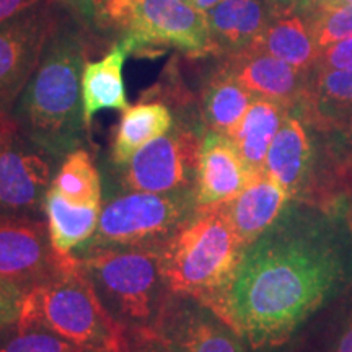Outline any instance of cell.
Wrapping results in <instances>:
<instances>
[{
  "mask_svg": "<svg viewBox=\"0 0 352 352\" xmlns=\"http://www.w3.org/2000/svg\"><path fill=\"white\" fill-rule=\"evenodd\" d=\"M352 279V226L334 208L290 199L245 246L230 283L206 302L253 351L277 349Z\"/></svg>",
  "mask_w": 352,
  "mask_h": 352,
  "instance_id": "1",
  "label": "cell"
},
{
  "mask_svg": "<svg viewBox=\"0 0 352 352\" xmlns=\"http://www.w3.org/2000/svg\"><path fill=\"white\" fill-rule=\"evenodd\" d=\"M85 60V34L63 16L12 111L16 129L56 160L82 147L88 134L82 104Z\"/></svg>",
  "mask_w": 352,
  "mask_h": 352,
  "instance_id": "2",
  "label": "cell"
},
{
  "mask_svg": "<svg viewBox=\"0 0 352 352\" xmlns=\"http://www.w3.org/2000/svg\"><path fill=\"white\" fill-rule=\"evenodd\" d=\"M78 263L107 314L122 329H152L173 292L162 248H118L80 254Z\"/></svg>",
  "mask_w": 352,
  "mask_h": 352,
  "instance_id": "3",
  "label": "cell"
},
{
  "mask_svg": "<svg viewBox=\"0 0 352 352\" xmlns=\"http://www.w3.org/2000/svg\"><path fill=\"white\" fill-rule=\"evenodd\" d=\"M243 250L222 204L197 208L162 248L170 290L206 303L230 283Z\"/></svg>",
  "mask_w": 352,
  "mask_h": 352,
  "instance_id": "4",
  "label": "cell"
},
{
  "mask_svg": "<svg viewBox=\"0 0 352 352\" xmlns=\"http://www.w3.org/2000/svg\"><path fill=\"white\" fill-rule=\"evenodd\" d=\"M196 209L195 189L108 195L101 204L95 235L74 256L118 248H164Z\"/></svg>",
  "mask_w": 352,
  "mask_h": 352,
  "instance_id": "5",
  "label": "cell"
},
{
  "mask_svg": "<svg viewBox=\"0 0 352 352\" xmlns=\"http://www.w3.org/2000/svg\"><path fill=\"white\" fill-rule=\"evenodd\" d=\"M95 25L120 34L134 54L173 47L189 57L212 56L208 13L178 0H104Z\"/></svg>",
  "mask_w": 352,
  "mask_h": 352,
  "instance_id": "6",
  "label": "cell"
},
{
  "mask_svg": "<svg viewBox=\"0 0 352 352\" xmlns=\"http://www.w3.org/2000/svg\"><path fill=\"white\" fill-rule=\"evenodd\" d=\"M21 310L82 349L122 351V328L100 303L78 261L63 276L25 294Z\"/></svg>",
  "mask_w": 352,
  "mask_h": 352,
  "instance_id": "7",
  "label": "cell"
},
{
  "mask_svg": "<svg viewBox=\"0 0 352 352\" xmlns=\"http://www.w3.org/2000/svg\"><path fill=\"white\" fill-rule=\"evenodd\" d=\"M202 134L201 120L192 114H175V124L166 134L144 145L124 165H111L107 176L108 184H114V189L108 195L195 189Z\"/></svg>",
  "mask_w": 352,
  "mask_h": 352,
  "instance_id": "8",
  "label": "cell"
},
{
  "mask_svg": "<svg viewBox=\"0 0 352 352\" xmlns=\"http://www.w3.org/2000/svg\"><path fill=\"white\" fill-rule=\"evenodd\" d=\"M60 20L56 0H41L0 23V120H12L13 108Z\"/></svg>",
  "mask_w": 352,
  "mask_h": 352,
  "instance_id": "9",
  "label": "cell"
},
{
  "mask_svg": "<svg viewBox=\"0 0 352 352\" xmlns=\"http://www.w3.org/2000/svg\"><path fill=\"white\" fill-rule=\"evenodd\" d=\"M56 158L13 124L0 140V215L44 220V199L54 178Z\"/></svg>",
  "mask_w": 352,
  "mask_h": 352,
  "instance_id": "10",
  "label": "cell"
},
{
  "mask_svg": "<svg viewBox=\"0 0 352 352\" xmlns=\"http://www.w3.org/2000/svg\"><path fill=\"white\" fill-rule=\"evenodd\" d=\"M77 261L74 254L56 252L46 220L0 215V280L28 294L72 270Z\"/></svg>",
  "mask_w": 352,
  "mask_h": 352,
  "instance_id": "11",
  "label": "cell"
},
{
  "mask_svg": "<svg viewBox=\"0 0 352 352\" xmlns=\"http://www.w3.org/2000/svg\"><path fill=\"white\" fill-rule=\"evenodd\" d=\"M171 352H248L245 341L199 298L171 294L151 329Z\"/></svg>",
  "mask_w": 352,
  "mask_h": 352,
  "instance_id": "12",
  "label": "cell"
},
{
  "mask_svg": "<svg viewBox=\"0 0 352 352\" xmlns=\"http://www.w3.org/2000/svg\"><path fill=\"white\" fill-rule=\"evenodd\" d=\"M219 65L254 96L277 101L290 111L302 107L311 82V74L256 50L222 57Z\"/></svg>",
  "mask_w": 352,
  "mask_h": 352,
  "instance_id": "13",
  "label": "cell"
},
{
  "mask_svg": "<svg viewBox=\"0 0 352 352\" xmlns=\"http://www.w3.org/2000/svg\"><path fill=\"white\" fill-rule=\"evenodd\" d=\"M252 176L228 135L204 131L195 183L197 208H214L232 201Z\"/></svg>",
  "mask_w": 352,
  "mask_h": 352,
  "instance_id": "14",
  "label": "cell"
},
{
  "mask_svg": "<svg viewBox=\"0 0 352 352\" xmlns=\"http://www.w3.org/2000/svg\"><path fill=\"white\" fill-rule=\"evenodd\" d=\"M314 145L305 120L296 111L285 118L266 157L264 173L287 192L289 199H302L311 175Z\"/></svg>",
  "mask_w": 352,
  "mask_h": 352,
  "instance_id": "15",
  "label": "cell"
},
{
  "mask_svg": "<svg viewBox=\"0 0 352 352\" xmlns=\"http://www.w3.org/2000/svg\"><path fill=\"white\" fill-rule=\"evenodd\" d=\"M274 7L266 0H222L208 13L212 56L246 51L270 23Z\"/></svg>",
  "mask_w": 352,
  "mask_h": 352,
  "instance_id": "16",
  "label": "cell"
},
{
  "mask_svg": "<svg viewBox=\"0 0 352 352\" xmlns=\"http://www.w3.org/2000/svg\"><path fill=\"white\" fill-rule=\"evenodd\" d=\"M289 201L287 192L271 176L258 173L232 201L222 204V209L236 236L246 246L276 222Z\"/></svg>",
  "mask_w": 352,
  "mask_h": 352,
  "instance_id": "17",
  "label": "cell"
},
{
  "mask_svg": "<svg viewBox=\"0 0 352 352\" xmlns=\"http://www.w3.org/2000/svg\"><path fill=\"white\" fill-rule=\"evenodd\" d=\"M134 54L126 39L116 41L108 54L98 60H85L82 70L83 121L90 131L94 118L104 109L124 111L129 107L122 69L126 59Z\"/></svg>",
  "mask_w": 352,
  "mask_h": 352,
  "instance_id": "18",
  "label": "cell"
},
{
  "mask_svg": "<svg viewBox=\"0 0 352 352\" xmlns=\"http://www.w3.org/2000/svg\"><path fill=\"white\" fill-rule=\"evenodd\" d=\"M250 50L274 56L307 74L314 72L320 56V50L298 6L274 7L270 23Z\"/></svg>",
  "mask_w": 352,
  "mask_h": 352,
  "instance_id": "19",
  "label": "cell"
},
{
  "mask_svg": "<svg viewBox=\"0 0 352 352\" xmlns=\"http://www.w3.org/2000/svg\"><path fill=\"white\" fill-rule=\"evenodd\" d=\"M173 124V109L162 96L145 95V100L129 104L114 129L109 165H124L144 145L166 134Z\"/></svg>",
  "mask_w": 352,
  "mask_h": 352,
  "instance_id": "20",
  "label": "cell"
},
{
  "mask_svg": "<svg viewBox=\"0 0 352 352\" xmlns=\"http://www.w3.org/2000/svg\"><path fill=\"white\" fill-rule=\"evenodd\" d=\"M256 98L222 67L214 70L202 85L197 114L204 131L230 135Z\"/></svg>",
  "mask_w": 352,
  "mask_h": 352,
  "instance_id": "21",
  "label": "cell"
},
{
  "mask_svg": "<svg viewBox=\"0 0 352 352\" xmlns=\"http://www.w3.org/2000/svg\"><path fill=\"white\" fill-rule=\"evenodd\" d=\"M289 113L284 104L256 96L240 124L228 135L252 175L264 173L267 152Z\"/></svg>",
  "mask_w": 352,
  "mask_h": 352,
  "instance_id": "22",
  "label": "cell"
},
{
  "mask_svg": "<svg viewBox=\"0 0 352 352\" xmlns=\"http://www.w3.org/2000/svg\"><path fill=\"white\" fill-rule=\"evenodd\" d=\"M294 111L320 127L344 126L352 114V69L314 70L307 98Z\"/></svg>",
  "mask_w": 352,
  "mask_h": 352,
  "instance_id": "23",
  "label": "cell"
},
{
  "mask_svg": "<svg viewBox=\"0 0 352 352\" xmlns=\"http://www.w3.org/2000/svg\"><path fill=\"white\" fill-rule=\"evenodd\" d=\"M100 212L101 204H76L51 188L44 199V220L56 252L74 254L85 245L95 235Z\"/></svg>",
  "mask_w": 352,
  "mask_h": 352,
  "instance_id": "24",
  "label": "cell"
},
{
  "mask_svg": "<svg viewBox=\"0 0 352 352\" xmlns=\"http://www.w3.org/2000/svg\"><path fill=\"white\" fill-rule=\"evenodd\" d=\"M51 188L76 204H103L101 173L91 153L83 147L76 148L63 158Z\"/></svg>",
  "mask_w": 352,
  "mask_h": 352,
  "instance_id": "25",
  "label": "cell"
},
{
  "mask_svg": "<svg viewBox=\"0 0 352 352\" xmlns=\"http://www.w3.org/2000/svg\"><path fill=\"white\" fill-rule=\"evenodd\" d=\"M0 352H90L63 340L26 311L0 327Z\"/></svg>",
  "mask_w": 352,
  "mask_h": 352,
  "instance_id": "26",
  "label": "cell"
},
{
  "mask_svg": "<svg viewBox=\"0 0 352 352\" xmlns=\"http://www.w3.org/2000/svg\"><path fill=\"white\" fill-rule=\"evenodd\" d=\"M300 8V7H298ZM316 47L321 51L329 44L352 36V6L321 10H302Z\"/></svg>",
  "mask_w": 352,
  "mask_h": 352,
  "instance_id": "27",
  "label": "cell"
},
{
  "mask_svg": "<svg viewBox=\"0 0 352 352\" xmlns=\"http://www.w3.org/2000/svg\"><path fill=\"white\" fill-rule=\"evenodd\" d=\"M352 69V36L341 39L320 51L314 70Z\"/></svg>",
  "mask_w": 352,
  "mask_h": 352,
  "instance_id": "28",
  "label": "cell"
},
{
  "mask_svg": "<svg viewBox=\"0 0 352 352\" xmlns=\"http://www.w3.org/2000/svg\"><path fill=\"white\" fill-rule=\"evenodd\" d=\"M122 352H171L151 329H122Z\"/></svg>",
  "mask_w": 352,
  "mask_h": 352,
  "instance_id": "29",
  "label": "cell"
},
{
  "mask_svg": "<svg viewBox=\"0 0 352 352\" xmlns=\"http://www.w3.org/2000/svg\"><path fill=\"white\" fill-rule=\"evenodd\" d=\"M23 298L25 294L19 287L0 280V327L19 318Z\"/></svg>",
  "mask_w": 352,
  "mask_h": 352,
  "instance_id": "30",
  "label": "cell"
},
{
  "mask_svg": "<svg viewBox=\"0 0 352 352\" xmlns=\"http://www.w3.org/2000/svg\"><path fill=\"white\" fill-rule=\"evenodd\" d=\"M57 2L67 7L72 13H76L82 21L95 25L96 15H98L104 0H57Z\"/></svg>",
  "mask_w": 352,
  "mask_h": 352,
  "instance_id": "31",
  "label": "cell"
},
{
  "mask_svg": "<svg viewBox=\"0 0 352 352\" xmlns=\"http://www.w3.org/2000/svg\"><path fill=\"white\" fill-rule=\"evenodd\" d=\"M38 2H41V0H0V23L10 20L12 16L19 15Z\"/></svg>",
  "mask_w": 352,
  "mask_h": 352,
  "instance_id": "32",
  "label": "cell"
},
{
  "mask_svg": "<svg viewBox=\"0 0 352 352\" xmlns=\"http://www.w3.org/2000/svg\"><path fill=\"white\" fill-rule=\"evenodd\" d=\"M327 352H352V314Z\"/></svg>",
  "mask_w": 352,
  "mask_h": 352,
  "instance_id": "33",
  "label": "cell"
},
{
  "mask_svg": "<svg viewBox=\"0 0 352 352\" xmlns=\"http://www.w3.org/2000/svg\"><path fill=\"white\" fill-rule=\"evenodd\" d=\"M302 10H321V8H340L352 6V0H300L297 3Z\"/></svg>",
  "mask_w": 352,
  "mask_h": 352,
  "instance_id": "34",
  "label": "cell"
},
{
  "mask_svg": "<svg viewBox=\"0 0 352 352\" xmlns=\"http://www.w3.org/2000/svg\"><path fill=\"white\" fill-rule=\"evenodd\" d=\"M178 2L189 3V6H195L196 8H199V10L208 12L212 7L217 6L219 2H222V0H178Z\"/></svg>",
  "mask_w": 352,
  "mask_h": 352,
  "instance_id": "35",
  "label": "cell"
},
{
  "mask_svg": "<svg viewBox=\"0 0 352 352\" xmlns=\"http://www.w3.org/2000/svg\"><path fill=\"white\" fill-rule=\"evenodd\" d=\"M267 3L276 8H283V7H292V6H297L300 0H266Z\"/></svg>",
  "mask_w": 352,
  "mask_h": 352,
  "instance_id": "36",
  "label": "cell"
},
{
  "mask_svg": "<svg viewBox=\"0 0 352 352\" xmlns=\"http://www.w3.org/2000/svg\"><path fill=\"white\" fill-rule=\"evenodd\" d=\"M344 131H346L347 138H349L351 142H352V114L349 118H347V121L344 122Z\"/></svg>",
  "mask_w": 352,
  "mask_h": 352,
  "instance_id": "37",
  "label": "cell"
},
{
  "mask_svg": "<svg viewBox=\"0 0 352 352\" xmlns=\"http://www.w3.org/2000/svg\"><path fill=\"white\" fill-rule=\"evenodd\" d=\"M12 120H0V129H2V127H6V126H8V124H12Z\"/></svg>",
  "mask_w": 352,
  "mask_h": 352,
  "instance_id": "38",
  "label": "cell"
},
{
  "mask_svg": "<svg viewBox=\"0 0 352 352\" xmlns=\"http://www.w3.org/2000/svg\"><path fill=\"white\" fill-rule=\"evenodd\" d=\"M13 124H15V122H12V124H8V126H6V127H2V129H0V140H2V138H3V134H6V131L8 129V127H12Z\"/></svg>",
  "mask_w": 352,
  "mask_h": 352,
  "instance_id": "39",
  "label": "cell"
},
{
  "mask_svg": "<svg viewBox=\"0 0 352 352\" xmlns=\"http://www.w3.org/2000/svg\"><path fill=\"white\" fill-rule=\"evenodd\" d=\"M121 352H122V351H121Z\"/></svg>",
  "mask_w": 352,
  "mask_h": 352,
  "instance_id": "40",
  "label": "cell"
}]
</instances>
